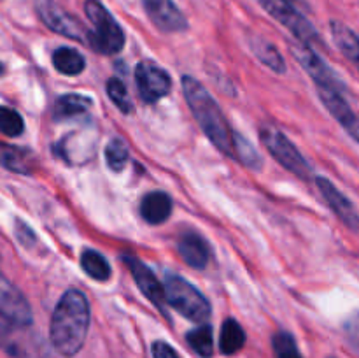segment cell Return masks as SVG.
I'll list each match as a JSON object with an SVG mask.
<instances>
[{
	"label": "cell",
	"mask_w": 359,
	"mask_h": 358,
	"mask_svg": "<svg viewBox=\"0 0 359 358\" xmlns=\"http://www.w3.org/2000/svg\"><path fill=\"white\" fill-rule=\"evenodd\" d=\"M90 329V304L83 291L69 290L56 304L49 325L53 347L63 357L79 353Z\"/></svg>",
	"instance_id": "obj_1"
},
{
	"label": "cell",
	"mask_w": 359,
	"mask_h": 358,
	"mask_svg": "<svg viewBox=\"0 0 359 358\" xmlns=\"http://www.w3.org/2000/svg\"><path fill=\"white\" fill-rule=\"evenodd\" d=\"M182 90H184L186 102L191 109L193 116L198 121L200 128L207 135V139L217 147L226 157L235 158L233 147V133L228 126L226 118L221 112L219 105L214 100L212 95L205 90L200 81L195 77L184 76L182 77Z\"/></svg>",
	"instance_id": "obj_2"
},
{
	"label": "cell",
	"mask_w": 359,
	"mask_h": 358,
	"mask_svg": "<svg viewBox=\"0 0 359 358\" xmlns=\"http://www.w3.org/2000/svg\"><path fill=\"white\" fill-rule=\"evenodd\" d=\"M84 13L93 30L90 32V46L102 55H116L125 46V32L116 18L105 9L100 0H86Z\"/></svg>",
	"instance_id": "obj_3"
},
{
	"label": "cell",
	"mask_w": 359,
	"mask_h": 358,
	"mask_svg": "<svg viewBox=\"0 0 359 358\" xmlns=\"http://www.w3.org/2000/svg\"><path fill=\"white\" fill-rule=\"evenodd\" d=\"M165 295L168 304L189 321L203 323L210 316L209 300L184 277L175 274L168 276L165 281Z\"/></svg>",
	"instance_id": "obj_4"
},
{
	"label": "cell",
	"mask_w": 359,
	"mask_h": 358,
	"mask_svg": "<svg viewBox=\"0 0 359 358\" xmlns=\"http://www.w3.org/2000/svg\"><path fill=\"white\" fill-rule=\"evenodd\" d=\"M259 135H262V140L263 144H265L266 150H269V153L272 154L286 171L293 172L294 175H298V178L304 179V181H309V179H311V165L307 164V160L302 157V153L297 150V146H294L280 130L273 128V126H265V128H262Z\"/></svg>",
	"instance_id": "obj_5"
},
{
	"label": "cell",
	"mask_w": 359,
	"mask_h": 358,
	"mask_svg": "<svg viewBox=\"0 0 359 358\" xmlns=\"http://www.w3.org/2000/svg\"><path fill=\"white\" fill-rule=\"evenodd\" d=\"M258 2L270 16L276 18L280 25H284L305 46L321 42L314 25L297 9V6L290 4L287 0H258Z\"/></svg>",
	"instance_id": "obj_6"
},
{
	"label": "cell",
	"mask_w": 359,
	"mask_h": 358,
	"mask_svg": "<svg viewBox=\"0 0 359 358\" xmlns=\"http://www.w3.org/2000/svg\"><path fill=\"white\" fill-rule=\"evenodd\" d=\"M34 7L39 18L49 30L63 35V37L74 39L79 42L90 44V32L63 7H60L55 0H34Z\"/></svg>",
	"instance_id": "obj_7"
},
{
	"label": "cell",
	"mask_w": 359,
	"mask_h": 358,
	"mask_svg": "<svg viewBox=\"0 0 359 358\" xmlns=\"http://www.w3.org/2000/svg\"><path fill=\"white\" fill-rule=\"evenodd\" d=\"M135 83L140 98L147 104L161 100L172 90L170 76L153 62H140L135 69Z\"/></svg>",
	"instance_id": "obj_8"
},
{
	"label": "cell",
	"mask_w": 359,
	"mask_h": 358,
	"mask_svg": "<svg viewBox=\"0 0 359 358\" xmlns=\"http://www.w3.org/2000/svg\"><path fill=\"white\" fill-rule=\"evenodd\" d=\"M291 51H293L294 58L300 62V65L311 74L312 79L318 83V86L330 88V90L340 91V93H346L347 88L342 83L339 76L326 65L325 60L321 56L316 55L309 46L305 44H291Z\"/></svg>",
	"instance_id": "obj_9"
},
{
	"label": "cell",
	"mask_w": 359,
	"mask_h": 358,
	"mask_svg": "<svg viewBox=\"0 0 359 358\" xmlns=\"http://www.w3.org/2000/svg\"><path fill=\"white\" fill-rule=\"evenodd\" d=\"M0 316L25 329H28L34 319L30 304L25 295L2 272H0Z\"/></svg>",
	"instance_id": "obj_10"
},
{
	"label": "cell",
	"mask_w": 359,
	"mask_h": 358,
	"mask_svg": "<svg viewBox=\"0 0 359 358\" xmlns=\"http://www.w3.org/2000/svg\"><path fill=\"white\" fill-rule=\"evenodd\" d=\"M142 6L149 20L161 32L175 34V32H184L188 28V21L181 9L175 6L174 0H142Z\"/></svg>",
	"instance_id": "obj_11"
},
{
	"label": "cell",
	"mask_w": 359,
	"mask_h": 358,
	"mask_svg": "<svg viewBox=\"0 0 359 358\" xmlns=\"http://www.w3.org/2000/svg\"><path fill=\"white\" fill-rule=\"evenodd\" d=\"M125 263L128 265L130 272H132L133 279H135L137 286L140 288L144 295L160 309L161 312L165 311V305L167 302V295H165V286H161V283L158 281V277L154 276L153 270L146 265L144 262H140L139 258H133V256H125Z\"/></svg>",
	"instance_id": "obj_12"
},
{
	"label": "cell",
	"mask_w": 359,
	"mask_h": 358,
	"mask_svg": "<svg viewBox=\"0 0 359 358\" xmlns=\"http://www.w3.org/2000/svg\"><path fill=\"white\" fill-rule=\"evenodd\" d=\"M316 185H318L319 192L325 197V200L332 207L333 213L340 218V221L353 232H359V213L354 209L353 202L330 179L318 178L316 179Z\"/></svg>",
	"instance_id": "obj_13"
},
{
	"label": "cell",
	"mask_w": 359,
	"mask_h": 358,
	"mask_svg": "<svg viewBox=\"0 0 359 358\" xmlns=\"http://www.w3.org/2000/svg\"><path fill=\"white\" fill-rule=\"evenodd\" d=\"M179 255L193 269H203L209 262V246L198 234H184L179 239Z\"/></svg>",
	"instance_id": "obj_14"
},
{
	"label": "cell",
	"mask_w": 359,
	"mask_h": 358,
	"mask_svg": "<svg viewBox=\"0 0 359 358\" xmlns=\"http://www.w3.org/2000/svg\"><path fill=\"white\" fill-rule=\"evenodd\" d=\"M172 213V199L163 192H151L140 200V214L151 225H161Z\"/></svg>",
	"instance_id": "obj_15"
},
{
	"label": "cell",
	"mask_w": 359,
	"mask_h": 358,
	"mask_svg": "<svg viewBox=\"0 0 359 358\" xmlns=\"http://www.w3.org/2000/svg\"><path fill=\"white\" fill-rule=\"evenodd\" d=\"M330 28H332V35L335 44L339 46L340 51L344 53L349 62L354 63V67L359 70V37L351 30L349 27H346L340 21H332L330 23Z\"/></svg>",
	"instance_id": "obj_16"
},
{
	"label": "cell",
	"mask_w": 359,
	"mask_h": 358,
	"mask_svg": "<svg viewBox=\"0 0 359 358\" xmlns=\"http://www.w3.org/2000/svg\"><path fill=\"white\" fill-rule=\"evenodd\" d=\"M0 165L18 174H30L34 168V160L32 154L21 147L0 144Z\"/></svg>",
	"instance_id": "obj_17"
},
{
	"label": "cell",
	"mask_w": 359,
	"mask_h": 358,
	"mask_svg": "<svg viewBox=\"0 0 359 358\" xmlns=\"http://www.w3.org/2000/svg\"><path fill=\"white\" fill-rule=\"evenodd\" d=\"M53 65L63 76H79L86 67V60L77 49L63 46L53 53Z\"/></svg>",
	"instance_id": "obj_18"
},
{
	"label": "cell",
	"mask_w": 359,
	"mask_h": 358,
	"mask_svg": "<svg viewBox=\"0 0 359 358\" xmlns=\"http://www.w3.org/2000/svg\"><path fill=\"white\" fill-rule=\"evenodd\" d=\"M91 98L83 97V95L77 93H67L62 95L58 100L55 102V107H53V116L56 119H67L74 118L77 114H83L90 109Z\"/></svg>",
	"instance_id": "obj_19"
},
{
	"label": "cell",
	"mask_w": 359,
	"mask_h": 358,
	"mask_svg": "<svg viewBox=\"0 0 359 358\" xmlns=\"http://www.w3.org/2000/svg\"><path fill=\"white\" fill-rule=\"evenodd\" d=\"M245 344V332L241 326V323L235 321L233 318H228L221 326L219 347L221 353L235 354L241 351Z\"/></svg>",
	"instance_id": "obj_20"
},
{
	"label": "cell",
	"mask_w": 359,
	"mask_h": 358,
	"mask_svg": "<svg viewBox=\"0 0 359 358\" xmlns=\"http://www.w3.org/2000/svg\"><path fill=\"white\" fill-rule=\"evenodd\" d=\"M251 49L255 51V55L258 56V60L262 63H265L269 69H272L273 72H284L286 70V62H284L283 55L277 51V48L273 44H270L269 41L262 37H252L249 41Z\"/></svg>",
	"instance_id": "obj_21"
},
{
	"label": "cell",
	"mask_w": 359,
	"mask_h": 358,
	"mask_svg": "<svg viewBox=\"0 0 359 358\" xmlns=\"http://www.w3.org/2000/svg\"><path fill=\"white\" fill-rule=\"evenodd\" d=\"M81 267H83V270L91 279L107 281L111 277V265H109V262L105 260L104 255L93 251V249H86L81 255Z\"/></svg>",
	"instance_id": "obj_22"
},
{
	"label": "cell",
	"mask_w": 359,
	"mask_h": 358,
	"mask_svg": "<svg viewBox=\"0 0 359 358\" xmlns=\"http://www.w3.org/2000/svg\"><path fill=\"white\" fill-rule=\"evenodd\" d=\"M188 344L195 353L202 358H209L212 354V329L209 325H202L188 333Z\"/></svg>",
	"instance_id": "obj_23"
},
{
	"label": "cell",
	"mask_w": 359,
	"mask_h": 358,
	"mask_svg": "<svg viewBox=\"0 0 359 358\" xmlns=\"http://www.w3.org/2000/svg\"><path fill=\"white\" fill-rule=\"evenodd\" d=\"M233 147L235 158H237V160H241L242 164H245L251 168H259V165H262V157L256 153L252 144L248 142L241 133H233Z\"/></svg>",
	"instance_id": "obj_24"
},
{
	"label": "cell",
	"mask_w": 359,
	"mask_h": 358,
	"mask_svg": "<svg viewBox=\"0 0 359 358\" xmlns=\"http://www.w3.org/2000/svg\"><path fill=\"white\" fill-rule=\"evenodd\" d=\"M105 88H107L109 98L114 102V105L119 109V111L121 112H132L133 111V102H132V98H130L128 90H126V86L123 81L112 77V79L107 81V86Z\"/></svg>",
	"instance_id": "obj_25"
},
{
	"label": "cell",
	"mask_w": 359,
	"mask_h": 358,
	"mask_svg": "<svg viewBox=\"0 0 359 358\" xmlns=\"http://www.w3.org/2000/svg\"><path fill=\"white\" fill-rule=\"evenodd\" d=\"M23 130L25 123L20 112H16L11 107L0 105V132L7 137H18L23 133Z\"/></svg>",
	"instance_id": "obj_26"
},
{
	"label": "cell",
	"mask_w": 359,
	"mask_h": 358,
	"mask_svg": "<svg viewBox=\"0 0 359 358\" xmlns=\"http://www.w3.org/2000/svg\"><path fill=\"white\" fill-rule=\"evenodd\" d=\"M126 160H128V147L121 139H112L105 147V161H107L109 168L114 172H119L125 167Z\"/></svg>",
	"instance_id": "obj_27"
},
{
	"label": "cell",
	"mask_w": 359,
	"mask_h": 358,
	"mask_svg": "<svg viewBox=\"0 0 359 358\" xmlns=\"http://www.w3.org/2000/svg\"><path fill=\"white\" fill-rule=\"evenodd\" d=\"M272 346L276 358H304L294 337L287 332H277L272 339Z\"/></svg>",
	"instance_id": "obj_28"
},
{
	"label": "cell",
	"mask_w": 359,
	"mask_h": 358,
	"mask_svg": "<svg viewBox=\"0 0 359 358\" xmlns=\"http://www.w3.org/2000/svg\"><path fill=\"white\" fill-rule=\"evenodd\" d=\"M344 333L349 346L359 354V311L351 314L344 323Z\"/></svg>",
	"instance_id": "obj_29"
},
{
	"label": "cell",
	"mask_w": 359,
	"mask_h": 358,
	"mask_svg": "<svg viewBox=\"0 0 359 358\" xmlns=\"http://www.w3.org/2000/svg\"><path fill=\"white\" fill-rule=\"evenodd\" d=\"M151 351H153V358H179L174 347L170 344L163 343V340H156Z\"/></svg>",
	"instance_id": "obj_30"
},
{
	"label": "cell",
	"mask_w": 359,
	"mask_h": 358,
	"mask_svg": "<svg viewBox=\"0 0 359 358\" xmlns=\"http://www.w3.org/2000/svg\"><path fill=\"white\" fill-rule=\"evenodd\" d=\"M16 234H18V239H20L21 242H23L25 246H30L32 242L35 241V234L30 230V228L27 227V225L23 223V221L18 220L16 221Z\"/></svg>",
	"instance_id": "obj_31"
},
{
	"label": "cell",
	"mask_w": 359,
	"mask_h": 358,
	"mask_svg": "<svg viewBox=\"0 0 359 358\" xmlns=\"http://www.w3.org/2000/svg\"><path fill=\"white\" fill-rule=\"evenodd\" d=\"M344 128L351 133V137H353L354 140H358L359 142V116L358 114H354L353 118L344 125Z\"/></svg>",
	"instance_id": "obj_32"
},
{
	"label": "cell",
	"mask_w": 359,
	"mask_h": 358,
	"mask_svg": "<svg viewBox=\"0 0 359 358\" xmlns=\"http://www.w3.org/2000/svg\"><path fill=\"white\" fill-rule=\"evenodd\" d=\"M287 2L293 4V6H302V7L307 6V4H305V0H287Z\"/></svg>",
	"instance_id": "obj_33"
},
{
	"label": "cell",
	"mask_w": 359,
	"mask_h": 358,
	"mask_svg": "<svg viewBox=\"0 0 359 358\" xmlns=\"http://www.w3.org/2000/svg\"><path fill=\"white\" fill-rule=\"evenodd\" d=\"M4 72V65H2V63H0V74H2Z\"/></svg>",
	"instance_id": "obj_34"
}]
</instances>
